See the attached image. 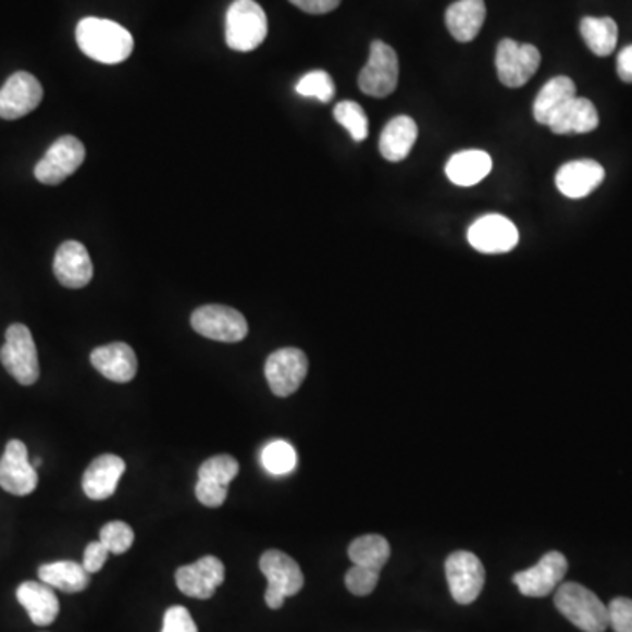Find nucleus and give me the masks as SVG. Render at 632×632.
I'll return each instance as SVG.
<instances>
[{
  "label": "nucleus",
  "instance_id": "obj_19",
  "mask_svg": "<svg viewBox=\"0 0 632 632\" xmlns=\"http://www.w3.org/2000/svg\"><path fill=\"white\" fill-rule=\"evenodd\" d=\"M125 469L127 466L119 455H100L83 474V492L94 500L108 499L119 487L120 478L125 473Z\"/></svg>",
  "mask_w": 632,
  "mask_h": 632
},
{
  "label": "nucleus",
  "instance_id": "obj_26",
  "mask_svg": "<svg viewBox=\"0 0 632 632\" xmlns=\"http://www.w3.org/2000/svg\"><path fill=\"white\" fill-rule=\"evenodd\" d=\"M597 125H599V114H597L596 106L588 99L574 97L566 104L565 110L552 120L548 127L552 128V133L565 136V134L592 133L596 131Z\"/></svg>",
  "mask_w": 632,
  "mask_h": 632
},
{
  "label": "nucleus",
  "instance_id": "obj_6",
  "mask_svg": "<svg viewBox=\"0 0 632 632\" xmlns=\"http://www.w3.org/2000/svg\"><path fill=\"white\" fill-rule=\"evenodd\" d=\"M399 82V59L394 48L383 41L371 42L369 60L359 74V88L365 96L383 99L394 94Z\"/></svg>",
  "mask_w": 632,
  "mask_h": 632
},
{
  "label": "nucleus",
  "instance_id": "obj_32",
  "mask_svg": "<svg viewBox=\"0 0 632 632\" xmlns=\"http://www.w3.org/2000/svg\"><path fill=\"white\" fill-rule=\"evenodd\" d=\"M239 473V464L231 455H216L206 460L199 468V480L216 483L222 487H228V483Z\"/></svg>",
  "mask_w": 632,
  "mask_h": 632
},
{
  "label": "nucleus",
  "instance_id": "obj_37",
  "mask_svg": "<svg viewBox=\"0 0 632 632\" xmlns=\"http://www.w3.org/2000/svg\"><path fill=\"white\" fill-rule=\"evenodd\" d=\"M162 632H199V629L185 606H173L165 611Z\"/></svg>",
  "mask_w": 632,
  "mask_h": 632
},
{
  "label": "nucleus",
  "instance_id": "obj_25",
  "mask_svg": "<svg viewBox=\"0 0 632 632\" xmlns=\"http://www.w3.org/2000/svg\"><path fill=\"white\" fill-rule=\"evenodd\" d=\"M491 171V156L482 150L459 151L446 164V176L459 187H473L487 178Z\"/></svg>",
  "mask_w": 632,
  "mask_h": 632
},
{
  "label": "nucleus",
  "instance_id": "obj_41",
  "mask_svg": "<svg viewBox=\"0 0 632 632\" xmlns=\"http://www.w3.org/2000/svg\"><path fill=\"white\" fill-rule=\"evenodd\" d=\"M617 73L625 83H632V45L625 46L617 59Z\"/></svg>",
  "mask_w": 632,
  "mask_h": 632
},
{
  "label": "nucleus",
  "instance_id": "obj_21",
  "mask_svg": "<svg viewBox=\"0 0 632 632\" xmlns=\"http://www.w3.org/2000/svg\"><path fill=\"white\" fill-rule=\"evenodd\" d=\"M16 599L27 610L36 625H50L59 617L60 603L50 585L42 582H25L16 591Z\"/></svg>",
  "mask_w": 632,
  "mask_h": 632
},
{
  "label": "nucleus",
  "instance_id": "obj_22",
  "mask_svg": "<svg viewBox=\"0 0 632 632\" xmlns=\"http://www.w3.org/2000/svg\"><path fill=\"white\" fill-rule=\"evenodd\" d=\"M487 16L485 0H457L446 10V28L459 42H471Z\"/></svg>",
  "mask_w": 632,
  "mask_h": 632
},
{
  "label": "nucleus",
  "instance_id": "obj_7",
  "mask_svg": "<svg viewBox=\"0 0 632 632\" xmlns=\"http://www.w3.org/2000/svg\"><path fill=\"white\" fill-rule=\"evenodd\" d=\"M85 157L87 151L78 137H60L37 162L34 174L42 185H60L82 168Z\"/></svg>",
  "mask_w": 632,
  "mask_h": 632
},
{
  "label": "nucleus",
  "instance_id": "obj_9",
  "mask_svg": "<svg viewBox=\"0 0 632 632\" xmlns=\"http://www.w3.org/2000/svg\"><path fill=\"white\" fill-rule=\"evenodd\" d=\"M540 64L542 55L536 46L520 45L513 39H503L497 46V76L505 87L520 88L528 85Z\"/></svg>",
  "mask_w": 632,
  "mask_h": 632
},
{
  "label": "nucleus",
  "instance_id": "obj_40",
  "mask_svg": "<svg viewBox=\"0 0 632 632\" xmlns=\"http://www.w3.org/2000/svg\"><path fill=\"white\" fill-rule=\"evenodd\" d=\"M300 11L310 14H327L342 4V0H290Z\"/></svg>",
  "mask_w": 632,
  "mask_h": 632
},
{
  "label": "nucleus",
  "instance_id": "obj_27",
  "mask_svg": "<svg viewBox=\"0 0 632 632\" xmlns=\"http://www.w3.org/2000/svg\"><path fill=\"white\" fill-rule=\"evenodd\" d=\"M39 578L51 588H59L67 594L85 591L90 585V573L83 568V565L73 560H59V562L41 566Z\"/></svg>",
  "mask_w": 632,
  "mask_h": 632
},
{
  "label": "nucleus",
  "instance_id": "obj_15",
  "mask_svg": "<svg viewBox=\"0 0 632 632\" xmlns=\"http://www.w3.org/2000/svg\"><path fill=\"white\" fill-rule=\"evenodd\" d=\"M42 87L30 73L20 71L8 78L0 88V119L18 120L33 113L41 104Z\"/></svg>",
  "mask_w": 632,
  "mask_h": 632
},
{
  "label": "nucleus",
  "instance_id": "obj_11",
  "mask_svg": "<svg viewBox=\"0 0 632 632\" xmlns=\"http://www.w3.org/2000/svg\"><path fill=\"white\" fill-rule=\"evenodd\" d=\"M308 357L299 348H282L265 360V380L274 396L288 397L299 391L308 374Z\"/></svg>",
  "mask_w": 632,
  "mask_h": 632
},
{
  "label": "nucleus",
  "instance_id": "obj_8",
  "mask_svg": "<svg viewBox=\"0 0 632 632\" xmlns=\"http://www.w3.org/2000/svg\"><path fill=\"white\" fill-rule=\"evenodd\" d=\"M190 323L197 334L213 342H243L248 334L245 317L228 306H200L191 313Z\"/></svg>",
  "mask_w": 632,
  "mask_h": 632
},
{
  "label": "nucleus",
  "instance_id": "obj_38",
  "mask_svg": "<svg viewBox=\"0 0 632 632\" xmlns=\"http://www.w3.org/2000/svg\"><path fill=\"white\" fill-rule=\"evenodd\" d=\"M228 487H222L216 483L205 482L199 480L196 485V496L200 505L208 506V508H219L225 500H227Z\"/></svg>",
  "mask_w": 632,
  "mask_h": 632
},
{
  "label": "nucleus",
  "instance_id": "obj_4",
  "mask_svg": "<svg viewBox=\"0 0 632 632\" xmlns=\"http://www.w3.org/2000/svg\"><path fill=\"white\" fill-rule=\"evenodd\" d=\"M259 566L268 580L265 605L271 610H280L287 597L297 596L300 588L305 587V574L290 555L268 550L260 557Z\"/></svg>",
  "mask_w": 632,
  "mask_h": 632
},
{
  "label": "nucleus",
  "instance_id": "obj_13",
  "mask_svg": "<svg viewBox=\"0 0 632 632\" xmlns=\"http://www.w3.org/2000/svg\"><path fill=\"white\" fill-rule=\"evenodd\" d=\"M468 241L480 253H508L519 245V231L503 214H485L469 227Z\"/></svg>",
  "mask_w": 632,
  "mask_h": 632
},
{
  "label": "nucleus",
  "instance_id": "obj_34",
  "mask_svg": "<svg viewBox=\"0 0 632 632\" xmlns=\"http://www.w3.org/2000/svg\"><path fill=\"white\" fill-rule=\"evenodd\" d=\"M99 542L110 550V554H125L134 543L133 528L128 523L120 522V520L106 523L102 531H100Z\"/></svg>",
  "mask_w": 632,
  "mask_h": 632
},
{
  "label": "nucleus",
  "instance_id": "obj_42",
  "mask_svg": "<svg viewBox=\"0 0 632 632\" xmlns=\"http://www.w3.org/2000/svg\"><path fill=\"white\" fill-rule=\"evenodd\" d=\"M41 464H42V460L41 459H36L33 462L34 468H39V466H41Z\"/></svg>",
  "mask_w": 632,
  "mask_h": 632
},
{
  "label": "nucleus",
  "instance_id": "obj_33",
  "mask_svg": "<svg viewBox=\"0 0 632 632\" xmlns=\"http://www.w3.org/2000/svg\"><path fill=\"white\" fill-rule=\"evenodd\" d=\"M296 91L302 97H313L320 102H331L336 94V87H334L331 74L325 71H311L299 79Z\"/></svg>",
  "mask_w": 632,
  "mask_h": 632
},
{
  "label": "nucleus",
  "instance_id": "obj_5",
  "mask_svg": "<svg viewBox=\"0 0 632 632\" xmlns=\"http://www.w3.org/2000/svg\"><path fill=\"white\" fill-rule=\"evenodd\" d=\"M0 360L5 371L23 387H30L39 380V357L33 333L27 325L13 323L5 331V343L0 348Z\"/></svg>",
  "mask_w": 632,
  "mask_h": 632
},
{
  "label": "nucleus",
  "instance_id": "obj_1",
  "mask_svg": "<svg viewBox=\"0 0 632 632\" xmlns=\"http://www.w3.org/2000/svg\"><path fill=\"white\" fill-rule=\"evenodd\" d=\"M79 50L100 64H120L131 57L134 39L120 23L102 18H83L76 27Z\"/></svg>",
  "mask_w": 632,
  "mask_h": 632
},
{
  "label": "nucleus",
  "instance_id": "obj_35",
  "mask_svg": "<svg viewBox=\"0 0 632 632\" xmlns=\"http://www.w3.org/2000/svg\"><path fill=\"white\" fill-rule=\"evenodd\" d=\"M377 582H380V571L364 568V566L354 565V568L345 577L346 588L354 596H369L376 588Z\"/></svg>",
  "mask_w": 632,
  "mask_h": 632
},
{
  "label": "nucleus",
  "instance_id": "obj_10",
  "mask_svg": "<svg viewBox=\"0 0 632 632\" xmlns=\"http://www.w3.org/2000/svg\"><path fill=\"white\" fill-rule=\"evenodd\" d=\"M446 582L451 597L459 605H471L482 594L485 585V568L471 552L460 550L446 559Z\"/></svg>",
  "mask_w": 632,
  "mask_h": 632
},
{
  "label": "nucleus",
  "instance_id": "obj_24",
  "mask_svg": "<svg viewBox=\"0 0 632 632\" xmlns=\"http://www.w3.org/2000/svg\"><path fill=\"white\" fill-rule=\"evenodd\" d=\"M577 97V87L568 76H557L546 83L537 94L533 104V114L537 123L550 125L552 120L565 110L566 104Z\"/></svg>",
  "mask_w": 632,
  "mask_h": 632
},
{
  "label": "nucleus",
  "instance_id": "obj_14",
  "mask_svg": "<svg viewBox=\"0 0 632 632\" xmlns=\"http://www.w3.org/2000/svg\"><path fill=\"white\" fill-rule=\"evenodd\" d=\"M568 573V559L560 552H548L533 568L515 574L513 583L520 594L528 597H546L559 587Z\"/></svg>",
  "mask_w": 632,
  "mask_h": 632
},
{
  "label": "nucleus",
  "instance_id": "obj_20",
  "mask_svg": "<svg viewBox=\"0 0 632 632\" xmlns=\"http://www.w3.org/2000/svg\"><path fill=\"white\" fill-rule=\"evenodd\" d=\"M90 362L102 376L114 383L133 382L137 373V357L127 343H111L91 351Z\"/></svg>",
  "mask_w": 632,
  "mask_h": 632
},
{
  "label": "nucleus",
  "instance_id": "obj_3",
  "mask_svg": "<svg viewBox=\"0 0 632 632\" xmlns=\"http://www.w3.org/2000/svg\"><path fill=\"white\" fill-rule=\"evenodd\" d=\"M268 37V16L256 0H234L225 18V41L234 51H253Z\"/></svg>",
  "mask_w": 632,
  "mask_h": 632
},
{
  "label": "nucleus",
  "instance_id": "obj_12",
  "mask_svg": "<svg viewBox=\"0 0 632 632\" xmlns=\"http://www.w3.org/2000/svg\"><path fill=\"white\" fill-rule=\"evenodd\" d=\"M39 476L28 460L25 443L11 439L0 459V487L13 496H28L36 491Z\"/></svg>",
  "mask_w": 632,
  "mask_h": 632
},
{
  "label": "nucleus",
  "instance_id": "obj_30",
  "mask_svg": "<svg viewBox=\"0 0 632 632\" xmlns=\"http://www.w3.org/2000/svg\"><path fill=\"white\" fill-rule=\"evenodd\" d=\"M262 466L273 476H285L297 466V451L290 443L276 439L262 450Z\"/></svg>",
  "mask_w": 632,
  "mask_h": 632
},
{
  "label": "nucleus",
  "instance_id": "obj_36",
  "mask_svg": "<svg viewBox=\"0 0 632 632\" xmlns=\"http://www.w3.org/2000/svg\"><path fill=\"white\" fill-rule=\"evenodd\" d=\"M610 628L615 632H632V599L615 597L608 605Z\"/></svg>",
  "mask_w": 632,
  "mask_h": 632
},
{
  "label": "nucleus",
  "instance_id": "obj_17",
  "mask_svg": "<svg viewBox=\"0 0 632 632\" xmlns=\"http://www.w3.org/2000/svg\"><path fill=\"white\" fill-rule=\"evenodd\" d=\"M53 273L65 288L87 287L94 277V264L87 248L78 241L62 243L53 260Z\"/></svg>",
  "mask_w": 632,
  "mask_h": 632
},
{
  "label": "nucleus",
  "instance_id": "obj_31",
  "mask_svg": "<svg viewBox=\"0 0 632 632\" xmlns=\"http://www.w3.org/2000/svg\"><path fill=\"white\" fill-rule=\"evenodd\" d=\"M334 119L348 131L357 142L368 139L369 120L362 106L354 100H343L334 108Z\"/></svg>",
  "mask_w": 632,
  "mask_h": 632
},
{
  "label": "nucleus",
  "instance_id": "obj_18",
  "mask_svg": "<svg viewBox=\"0 0 632 632\" xmlns=\"http://www.w3.org/2000/svg\"><path fill=\"white\" fill-rule=\"evenodd\" d=\"M605 168L596 160H574L562 165L555 176V185L569 199H583L605 182Z\"/></svg>",
  "mask_w": 632,
  "mask_h": 632
},
{
  "label": "nucleus",
  "instance_id": "obj_2",
  "mask_svg": "<svg viewBox=\"0 0 632 632\" xmlns=\"http://www.w3.org/2000/svg\"><path fill=\"white\" fill-rule=\"evenodd\" d=\"M555 608L583 632H605L610 628L608 606L580 583H560L555 592Z\"/></svg>",
  "mask_w": 632,
  "mask_h": 632
},
{
  "label": "nucleus",
  "instance_id": "obj_16",
  "mask_svg": "<svg viewBox=\"0 0 632 632\" xmlns=\"http://www.w3.org/2000/svg\"><path fill=\"white\" fill-rule=\"evenodd\" d=\"M225 580V566L219 557L206 555L194 565L182 566L176 571V585L188 597L210 599Z\"/></svg>",
  "mask_w": 632,
  "mask_h": 632
},
{
  "label": "nucleus",
  "instance_id": "obj_39",
  "mask_svg": "<svg viewBox=\"0 0 632 632\" xmlns=\"http://www.w3.org/2000/svg\"><path fill=\"white\" fill-rule=\"evenodd\" d=\"M110 550L106 548L100 542L90 543L85 548V557H83V568L87 569L88 573H99L100 569L104 568L106 560H108Z\"/></svg>",
  "mask_w": 632,
  "mask_h": 632
},
{
  "label": "nucleus",
  "instance_id": "obj_29",
  "mask_svg": "<svg viewBox=\"0 0 632 632\" xmlns=\"http://www.w3.org/2000/svg\"><path fill=\"white\" fill-rule=\"evenodd\" d=\"M348 557L356 566L382 571L383 566L391 559V545L380 534H365L351 542L348 546Z\"/></svg>",
  "mask_w": 632,
  "mask_h": 632
},
{
  "label": "nucleus",
  "instance_id": "obj_28",
  "mask_svg": "<svg viewBox=\"0 0 632 632\" xmlns=\"http://www.w3.org/2000/svg\"><path fill=\"white\" fill-rule=\"evenodd\" d=\"M580 33L588 50L597 57H608L614 53L619 41V27L614 18H594L585 16L580 22Z\"/></svg>",
  "mask_w": 632,
  "mask_h": 632
},
{
  "label": "nucleus",
  "instance_id": "obj_23",
  "mask_svg": "<svg viewBox=\"0 0 632 632\" xmlns=\"http://www.w3.org/2000/svg\"><path fill=\"white\" fill-rule=\"evenodd\" d=\"M419 136V127L413 119L400 114L383 128L382 136H380V153L383 159L388 162H400L406 157L410 156L411 148Z\"/></svg>",
  "mask_w": 632,
  "mask_h": 632
}]
</instances>
